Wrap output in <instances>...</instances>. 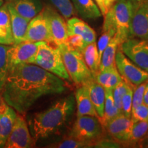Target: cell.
<instances>
[{
  "label": "cell",
  "instance_id": "cell-15",
  "mask_svg": "<svg viewBox=\"0 0 148 148\" xmlns=\"http://www.w3.org/2000/svg\"><path fill=\"white\" fill-rule=\"evenodd\" d=\"M16 114L14 109L1 98L0 101V147H4L12 131Z\"/></svg>",
  "mask_w": 148,
  "mask_h": 148
},
{
  "label": "cell",
  "instance_id": "cell-25",
  "mask_svg": "<svg viewBox=\"0 0 148 148\" xmlns=\"http://www.w3.org/2000/svg\"><path fill=\"white\" fill-rule=\"evenodd\" d=\"M84 62L91 72L92 76L95 77L99 71L100 58L96 42L88 43L82 51Z\"/></svg>",
  "mask_w": 148,
  "mask_h": 148
},
{
  "label": "cell",
  "instance_id": "cell-18",
  "mask_svg": "<svg viewBox=\"0 0 148 148\" xmlns=\"http://www.w3.org/2000/svg\"><path fill=\"white\" fill-rule=\"evenodd\" d=\"M6 4L10 13L14 44H18L25 40V34L29 21L20 15L8 3H6Z\"/></svg>",
  "mask_w": 148,
  "mask_h": 148
},
{
  "label": "cell",
  "instance_id": "cell-27",
  "mask_svg": "<svg viewBox=\"0 0 148 148\" xmlns=\"http://www.w3.org/2000/svg\"><path fill=\"white\" fill-rule=\"evenodd\" d=\"M148 134V121H133L130 130L129 145L138 144Z\"/></svg>",
  "mask_w": 148,
  "mask_h": 148
},
{
  "label": "cell",
  "instance_id": "cell-1",
  "mask_svg": "<svg viewBox=\"0 0 148 148\" xmlns=\"http://www.w3.org/2000/svg\"><path fill=\"white\" fill-rule=\"evenodd\" d=\"M66 89L62 79L34 64L23 63L8 69L2 98L23 114L40 97L60 94Z\"/></svg>",
  "mask_w": 148,
  "mask_h": 148
},
{
  "label": "cell",
  "instance_id": "cell-10",
  "mask_svg": "<svg viewBox=\"0 0 148 148\" xmlns=\"http://www.w3.org/2000/svg\"><path fill=\"white\" fill-rule=\"evenodd\" d=\"M38 42L22 41L9 46L7 51L8 69L12 66L23 63H33L36 53Z\"/></svg>",
  "mask_w": 148,
  "mask_h": 148
},
{
  "label": "cell",
  "instance_id": "cell-21",
  "mask_svg": "<svg viewBox=\"0 0 148 148\" xmlns=\"http://www.w3.org/2000/svg\"><path fill=\"white\" fill-rule=\"evenodd\" d=\"M0 44L5 45L14 44L10 13L6 3L0 6Z\"/></svg>",
  "mask_w": 148,
  "mask_h": 148
},
{
  "label": "cell",
  "instance_id": "cell-23",
  "mask_svg": "<svg viewBox=\"0 0 148 148\" xmlns=\"http://www.w3.org/2000/svg\"><path fill=\"white\" fill-rule=\"evenodd\" d=\"M74 9L85 19H96L101 16V12L94 0H71Z\"/></svg>",
  "mask_w": 148,
  "mask_h": 148
},
{
  "label": "cell",
  "instance_id": "cell-24",
  "mask_svg": "<svg viewBox=\"0 0 148 148\" xmlns=\"http://www.w3.org/2000/svg\"><path fill=\"white\" fill-rule=\"evenodd\" d=\"M121 44V42L120 41L119 37L116 34L111 38L101 54L100 64H99V71H103L108 68L116 66V53Z\"/></svg>",
  "mask_w": 148,
  "mask_h": 148
},
{
  "label": "cell",
  "instance_id": "cell-42",
  "mask_svg": "<svg viewBox=\"0 0 148 148\" xmlns=\"http://www.w3.org/2000/svg\"><path fill=\"white\" fill-rule=\"evenodd\" d=\"M1 98H2V97H1V96L0 95V101H1Z\"/></svg>",
  "mask_w": 148,
  "mask_h": 148
},
{
  "label": "cell",
  "instance_id": "cell-30",
  "mask_svg": "<svg viewBox=\"0 0 148 148\" xmlns=\"http://www.w3.org/2000/svg\"><path fill=\"white\" fill-rule=\"evenodd\" d=\"M49 1L66 19H69L75 14V9L71 0H49Z\"/></svg>",
  "mask_w": 148,
  "mask_h": 148
},
{
  "label": "cell",
  "instance_id": "cell-34",
  "mask_svg": "<svg viewBox=\"0 0 148 148\" xmlns=\"http://www.w3.org/2000/svg\"><path fill=\"white\" fill-rule=\"evenodd\" d=\"M64 43L71 49H75L80 52H82L86 45H87L82 36L76 34L69 35L66 38Z\"/></svg>",
  "mask_w": 148,
  "mask_h": 148
},
{
  "label": "cell",
  "instance_id": "cell-4",
  "mask_svg": "<svg viewBox=\"0 0 148 148\" xmlns=\"http://www.w3.org/2000/svg\"><path fill=\"white\" fill-rule=\"evenodd\" d=\"M70 79L76 84H83L94 79L85 63L82 52L68 47L64 42L57 46Z\"/></svg>",
  "mask_w": 148,
  "mask_h": 148
},
{
  "label": "cell",
  "instance_id": "cell-39",
  "mask_svg": "<svg viewBox=\"0 0 148 148\" xmlns=\"http://www.w3.org/2000/svg\"><path fill=\"white\" fill-rule=\"evenodd\" d=\"M143 103H145L146 105H148V84L147 85V87L145 88V93L143 95Z\"/></svg>",
  "mask_w": 148,
  "mask_h": 148
},
{
  "label": "cell",
  "instance_id": "cell-20",
  "mask_svg": "<svg viewBox=\"0 0 148 148\" xmlns=\"http://www.w3.org/2000/svg\"><path fill=\"white\" fill-rule=\"evenodd\" d=\"M84 84L88 86L90 99L100 121L103 116L106 90L101 85L96 82L95 79H90L84 83Z\"/></svg>",
  "mask_w": 148,
  "mask_h": 148
},
{
  "label": "cell",
  "instance_id": "cell-6",
  "mask_svg": "<svg viewBox=\"0 0 148 148\" xmlns=\"http://www.w3.org/2000/svg\"><path fill=\"white\" fill-rule=\"evenodd\" d=\"M103 134V127L97 117L82 115L77 116L68 136L93 143L101 138Z\"/></svg>",
  "mask_w": 148,
  "mask_h": 148
},
{
  "label": "cell",
  "instance_id": "cell-9",
  "mask_svg": "<svg viewBox=\"0 0 148 148\" xmlns=\"http://www.w3.org/2000/svg\"><path fill=\"white\" fill-rule=\"evenodd\" d=\"M35 145V141L29 132L27 123L21 114H16L13 127L4 147L28 148Z\"/></svg>",
  "mask_w": 148,
  "mask_h": 148
},
{
  "label": "cell",
  "instance_id": "cell-26",
  "mask_svg": "<svg viewBox=\"0 0 148 148\" xmlns=\"http://www.w3.org/2000/svg\"><path fill=\"white\" fill-rule=\"evenodd\" d=\"M106 90V97H105L104 103V111H103V116L100 120V122L103 127L109 121L113 119L121 114L118 108H116L114 103L112 90Z\"/></svg>",
  "mask_w": 148,
  "mask_h": 148
},
{
  "label": "cell",
  "instance_id": "cell-43",
  "mask_svg": "<svg viewBox=\"0 0 148 148\" xmlns=\"http://www.w3.org/2000/svg\"><path fill=\"white\" fill-rule=\"evenodd\" d=\"M3 0H0V2H3Z\"/></svg>",
  "mask_w": 148,
  "mask_h": 148
},
{
  "label": "cell",
  "instance_id": "cell-22",
  "mask_svg": "<svg viewBox=\"0 0 148 148\" xmlns=\"http://www.w3.org/2000/svg\"><path fill=\"white\" fill-rule=\"evenodd\" d=\"M94 79L96 82L101 85L105 90H113L123 81L116 66L99 71Z\"/></svg>",
  "mask_w": 148,
  "mask_h": 148
},
{
  "label": "cell",
  "instance_id": "cell-8",
  "mask_svg": "<svg viewBox=\"0 0 148 148\" xmlns=\"http://www.w3.org/2000/svg\"><path fill=\"white\" fill-rule=\"evenodd\" d=\"M119 48L132 62L148 72V40L130 37Z\"/></svg>",
  "mask_w": 148,
  "mask_h": 148
},
{
  "label": "cell",
  "instance_id": "cell-11",
  "mask_svg": "<svg viewBox=\"0 0 148 148\" xmlns=\"http://www.w3.org/2000/svg\"><path fill=\"white\" fill-rule=\"evenodd\" d=\"M130 37L148 40V0L132 2Z\"/></svg>",
  "mask_w": 148,
  "mask_h": 148
},
{
  "label": "cell",
  "instance_id": "cell-40",
  "mask_svg": "<svg viewBox=\"0 0 148 148\" xmlns=\"http://www.w3.org/2000/svg\"><path fill=\"white\" fill-rule=\"evenodd\" d=\"M132 2H136V1H143V0H130Z\"/></svg>",
  "mask_w": 148,
  "mask_h": 148
},
{
  "label": "cell",
  "instance_id": "cell-35",
  "mask_svg": "<svg viewBox=\"0 0 148 148\" xmlns=\"http://www.w3.org/2000/svg\"><path fill=\"white\" fill-rule=\"evenodd\" d=\"M131 119L133 121H148V105L143 103L132 110Z\"/></svg>",
  "mask_w": 148,
  "mask_h": 148
},
{
  "label": "cell",
  "instance_id": "cell-14",
  "mask_svg": "<svg viewBox=\"0 0 148 148\" xmlns=\"http://www.w3.org/2000/svg\"><path fill=\"white\" fill-rule=\"evenodd\" d=\"M133 123L131 118L122 113L109 121L103 128L106 130L109 135L121 144H127L130 136V130Z\"/></svg>",
  "mask_w": 148,
  "mask_h": 148
},
{
  "label": "cell",
  "instance_id": "cell-13",
  "mask_svg": "<svg viewBox=\"0 0 148 148\" xmlns=\"http://www.w3.org/2000/svg\"><path fill=\"white\" fill-rule=\"evenodd\" d=\"M25 40L34 42H51L47 19L42 10L29 21Z\"/></svg>",
  "mask_w": 148,
  "mask_h": 148
},
{
  "label": "cell",
  "instance_id": "cell-38",
  "mask_svg": "<svg viewBox=\"0 0 148 148\" xmlns=\"http://www.w3.org/2000/svg\"><path fill=\"white\" fill-rule=\"evenodd\" d=\"M140 147H148V134L145 136V138L139 143Z\"/></svg>",
  "mask_w": 148,
  "mask_h": 148
},
{
  "label": "cell",
  "instance_id": "cell-19",
  "mask_svg": "<svg viewBox=\"0 0 148 148\" xmlns=\"http://www.w3.org/2000/svg\"><path fill=\"white\" fill-rule=\"evenodd\" d=\"M68 36L76 34L82 36L86 43L96 42V33L87 23L78 18H69L66 22Z\"/></svg>",
  "mask_w": 148,
  "mask_h": 148
},
{
  "label": "cell",
  "instance_id": "cell-41",
  "mask_svg": "<svg viewBox=\"0 0 148 148\" xmlns=\"http://www.w3.org/2000/svg\"><path fill=\"white\" fill-rule=\"evenodd\" d=\"M2 4H3V2H0V6H1Z\"/></svg>",
  "mask_w": 148,
  "mask_h": 148
},
{
  "label": "cell",
  "instance_id": "cell-2",
  "mask_svg": "<svg viewBox=\"0 0 148 148\" xmlns=\"http://www.w3.org/2000/svg\"><path fill=\"white\" fill-rule=\"evenodd\" d=\"M75 107V96L71 93L58 99L46 110L33 114L28 120V125L35 143L63 127L73 115Z\"/></svg>",
  "mask_w": 148,
  "mask_h": 148
},
{
  "label": "cell",
  "instance_id": "cell-28",
  "mask_svg": "<svg viewBox=\"0 0 148 148\" xmlns=\"http://www.w3.org/2000/svg\"><path fill=\"white\" fill-rule=\"evenodd\" d=\"M93 143L90 141H84L76 138L67 136L66 138L57 143L51 144L48 147L58 148H86L92 147Z\"/></svg>",
  "mask_w": 148,
  "mask_h": 148
},
{
  "label": "cell",
  "instance_id": "cell-33",
  "mask_svg": "<svg viewBox=\"0 0 148 148\" xmlns=\"http://www.w3.org/2000/svg\"><path fill=\"white\" fill-rule=\"evenodd\" d=\"M132 94L133 88L132 86H130L122 98L121 113L128 118H131V114H132Z\"/></svg>",
  "mask_w": 148,
  "mask_h": 148
},
{
  "label": "cell",
  "instance_id": "cell-31",
  "mask_svg": "<svg viewBox=\"0 0 148 148\" xmlns=\"http://www.w3.org/2000/svg\"><path fill=\"white\" fill-rule=\"evenodd\" d=\"M130 85L123 79V81L121 83H119L115 88L112 90V95H113V99L114 103L116 108L119 110V112L121 113L122 109V98L123 95L127 91V88Z\"/></svg>",
  "mask_w": 148,
  "mask_h": 148
},
{
  "label": "cell",
  "instance_id": "cell-36",
  "mask_svg": "<svg viewBox=\"0 0 148 148\" xmlns=\"http://www.w3.org/2000/svg\"><path fill=\"white\" fill-rule=\"evenodd\" d=\"M121 145H122L119 142L114 140V138L111 139V138H102V136H101L99 139L93 142L92 147L100 148H116L121 147Z\"/></svg>",
  "mask_w": 148,
  "mask_h": 148
},
{
  "label": "cell",
  "instance_id": "cell-44",
  "mask_svg": "<svg viewBox=\"0 0 148 148\" xmlns=\"http://www.w3.org/2000/svg\"><path fill=\"white\" fill-rule=\"evenodd\" d=\"M116 1H121V0H116Z\"/></svg>",
  "mask_w": 148,
  "mask_h": 148
},
{
  "label": "cell",
  "instance_id": "cell-17",
  "mask_svg": "<svg viewBox=\"0 0 148 148\" xmlns=\"http://www.w3.org/2000/svg\"><path fill=\"white\" fill-rule=\"evenodd\" d=\"M20 15L30 21L42 10L41 0H8Z\"/></svg>",
  "mask_w": 148,
  "mask_h": 148
},
{
  "label": "cell",
  "instance_id": "cell-32",
  "mask_svg": "<svg viewBox=\"0 0 148 148\" xmlns=\"http://www.w3.org/2000/svg\"><path fill=\"white\" fill-rule=\"evenodd\" d=\"M148 84V79L141 84L135 86L133 88L132 94V110L136 108V107L143 103V95L145 93V88Z\"/></svg>",
  "mask_w": 148,
  "mask_h": 148
},
{
  "label": "cell",
  "instance_id": "cell-16",
  "mask_svg": "<svg viewBox=\"0 0 148 148\" xmlns=\"http://www.w3.org/2000/svg\"><path fill=\"white\" fill-rule=\"evenodd\" d=\"M74 96L77 107V116L90 115L99 119L90 99L89 90L86 84H80L75 90Z\"/></svg>",
  "mask_w": 148,
  "mask_h": 148
},
{
  "label": "cell",
  "instance_id": "cell-29",
  "mask_svg": "<svg viewBox=\"0 0 148 148\" xmlns=\"http://www.w3.org/2000/svg\"><path fill=\"white\" fill-rule=\"evenodd\" d=\"M9 45L0 44V90H2L8 73L7 51Z\"/></svg>",
  "mask_w": 148,
  "mask_h": 148
},
{
  "label": "cell",
  "instance_id": "cell-3",
  "mask_svg": "<svg viewBox=\"0 0 148 148\" xmlns=\"http://www.w3.org/2000/svg\"><path fill=\"white\" fill-rule=\"evenodd\" d=\"M132 13V1L121 0L114 3L104 15L103 25L113 28L121 43L130 38Z\"/></svg>",
  "mask_w": 148,
  "mask_h": 148
},
{
  "label": "cell",
  "instance_id": "cell-5",
  "mask_svg": "<svg viewBox=\"0 0 148 148\" xmlns=\"http://www.w3.org/2000/svg\"><path fill=\"white\" fill-rule=\"evenodd\" d=\"M32 64L40 66L61 79L71 80L58 48L51 47L47 42H38Z\"/></svg>",
  "mask_w": 148,
  "mask_h": 148
},
{
  "label": "cell",
  "instance_id": "cell-12",
  "mask_svg": "<svg viewBox=\"0 0 148 148\" xmlns=\"http://www.w3.org/2000/svg\"><path fill=\"white\" fill-rule=\"evenodd\" d=\"M42 11L47 19L51 41L57 46L63 43L68 36L67 25L64 18L51 7H46Z\"/></svg>",
  "mask_w": 148,
  "mask_h": 148
},
{
  "label": "cell",
  "instance_id": "cell-37",
  "mask_svg": "<svg viewBox=\"0 0 148 148\" xmlns=\"http://www.w3.org/2000/svg\"><path fill=\"white\" fill-rule=\"evenodd\" d=\"M101 1L103 5L102 14L105 15L109 10V9L111 8V6L114 4L116 0H101Z\"/></svg>",
  "mask_w": 148,
  "mask_h": 148
},
{
  "label": "cell",
  "instance_id": "cell-7",
  "mask_svg": "<svg viewBox=\"0 0 148 148\" xmlns=\"http://www.w3.org/2000/svg\"><path fill=\"white\" fill-rule=\"evenodd\" d=\"M115 64L122 79L132 88L148 79V72L132 62L119 48L116 53Z\"/></svg>",
  "mask_w": 148,
  "mask_h": 148
}]
</instances>
